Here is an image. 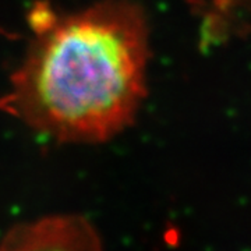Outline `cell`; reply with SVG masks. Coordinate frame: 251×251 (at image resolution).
<instances>
[{
    "label": "cell",
    "mask_w": 251,
    "mask_h": 251,
    "mask_svg": "<svg viewBox=\"0 0 251 251\" xmlns=\"http://www.w3.org/2000/svg\"><path fill=\"white\" fill-rule=\"evenodd\" d=\"M31 38L0 112L59 143H103L134 123L147 95L148 25L133 0L63 13L38 0Z\"/></svg>",
    "instance_id": "obj_1"
},
{
    "label": "cell",
    "mask_w": 251,
    "mask_h": 251,
    "mask_svg": "<svg viewBox=\"0 0 251 251\" xmlns=\"http://www.w3.org/2000/svg\"><path fill=\"white\" fill-rule=\"evenodd\" d=\"M204 16V34L209 38L226 35L236 24L233 16H240L242 11L251 13V0H191Z\"/></svg>",
    "instance_id": "obj_2"
}]
</instances>
